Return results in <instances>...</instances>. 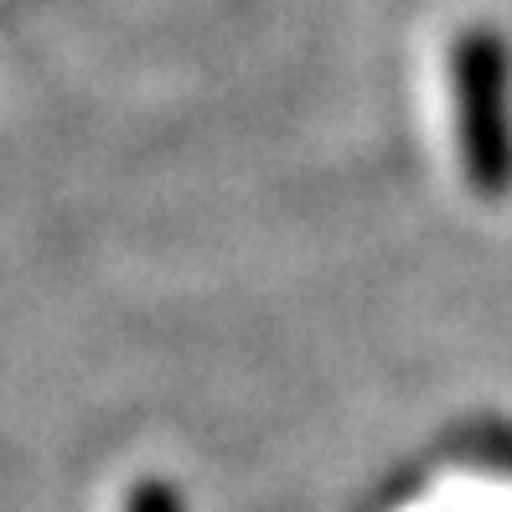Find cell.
<instances>
[{
	"instance_id": "6da1fadb",
	"label": "cell",
	"mask_w": 512,
	"mask_h": 512,
	"mask_svg": "<svg viewBox=\"0 0 512 512\" xmlns=\"http://www.w3.org/2000/svg\"><path fill=\"white\" fill-rule=\"evenodd\" d=\"M461 119V161L476 192L502 197L512 187V52L497 26H466L450 52Z\"/></svg>"
},
{
	"instance_id": "7a4b0ae2",
	"label": "cell",
	"mask_w": 512,
	"mask_h": 512,
	"mask_svg": "<svg viewBox=\"0 0 512 512\" xmlns=\"http://www.w3.org/2000/svg\"><path fill=\"white\" fill-rule=\"evenodd\" d=\"M130 512H182V502H176V492L166 481H140L130 497Z\"/></svg>"
}]
</instances>
